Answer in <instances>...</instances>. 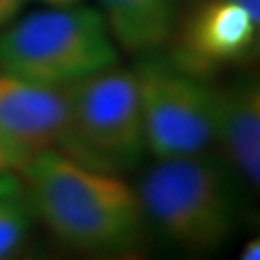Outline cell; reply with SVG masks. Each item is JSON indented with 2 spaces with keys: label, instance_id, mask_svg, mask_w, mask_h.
<instances>
[{
  "label": "cell",
  "instance_id": "9",
  "mask_svg": "<svg viewBox=\"0 0 260 260\" xmlns=\"http://www.w3.org/2000/svg\"><path fill=\"white\" fill-rule=\"evenodd\" d=\"M113 44L128 54H152L174 37L176 0H100Z\"/></svg>",
  "mask_w": 260,
  "mask_h": 260
},
{
  "label": "cell",
  "instance_id": "7",
  "mask_svg": "<svg viewBox=\"0 0 260 260\" xmlns=\"http://www.w3.org/2000/svg\"><path fill=\"white\" fill-rule=\"evenodd\" d=\"M70 128L65 87L39 85L0 72V137L28 156L61 150Z\"/></svg>",
  "mask_w": 260,
  "mask_h": 260
},
{
  "label": "cell",
  "instance_id": "4",
  "mask_svg": "<svg viewBox=\"0 0 260 260\" xmlns=\"http://www.w3.org/2000/svg\"><path fill=\"white\" fill-rule=\"evenodd\" d=\"M70 128L63 154L83 165L119 174L148 154L135 72L115 65L65 87Z\"/></svg>",
  "mask_w": 260,
  "mask_h": 260
},
{
  "label": "cell",
  "instance_id": "6",
  "mask_svg": "<svg viewBox=\"0 0 260 260\" xmlns=\"http://www.w3.org/2000/svg\"><path fill=\"white\" fill-rule=\"evenodd\" d=\"M260 26L234 0H208L180 28L172 63L195 78L210 76L232 65L258 46Z\"/></svg>",
  "mask_w": 260,
  "mask_h": 260
},
{
  "label": "cell",
  "instance_id": "10",
  "mask_svg": "<svg viewBox=\"0 0 260 260\" xmlns=\"http://www.w3.org/2000/svg\"><path fill=\"white\" fill-rule=\"evenodd\" d=\"M28 232V206L22 193L0 198V260L13 256Z\"/></svg>",
  "mask_w": 260,
  "mask_h": 260
},
{
  "label": "cell",
  "instance_id": "5",
  "mask_svg": "<svg viewBox=\"0 0 260 260\" xmlns=\"http://www.w3.org/2000/svg\"><path fill=\"white\" fill-rule=\"evenodd\" d=\"M145 145L152 156H198L215 141V89L172 61H148L135 72Z\"/></svg>",
  "mask_w": 260,
  "mask_h": 260
},
{
  "label": "cell",
  "instance_id": "16",
  "mask_svg": "<svg viewBox=\"0 0 260 260\" xmlns=\"http://www.w3.org/2000/svg\"><path fill=\"white\" fill-rule=\"evenodd\" d=\"M44 3L46 7H72V5H78L80 0H39Z\"/></svg>",
  "mask_w": 260,
  "mask_h": 260
},
{
  "label": "cell",
  "instance_id": "1",
  "mask_svg": "<svg viewBox=\"0 0 260 260\" xmlns=\"http://www.w3.org/2000/svg\"><path fill=\"white\" fill-rule=\"evenodd\" d=\"M22 176L30 208L63 245L89 254H117L141 241L145 213L139 193L117 174L46 150L26 162Z\"/></svg>",
  "mask_w": 260,
  "mask_h": 260
},
{
  "label": "cell",
  "instance_id": "14",
  "mask_svg": "<svg viewBox=\"0 0 260 260\" xmlns=\"http://www.w3.org/2000/svg\"><path fill=\"white\" fill-rule=\"evenodd\" d=\"M239 256H241V260H258L260 258V239L258 237L249 239L245 245H243Z\"/></svg>",
  "mask_w": 260,
  "mask_h": 260
},
{
  "label": "cell",
  "instance_id": "13",
  "mask_svg": "<svg viewBox=\"0 0 260 260\" xmlns=\"http://www.w3.org/2000/svg\"><path fill=\"white\" fill-rule=\"evenodd\" d=\"M13 193H22V182L18 174H3L0 176V198Z\"/></svg>",
  "mask_w": 260,
  "mask_h": 260
},
{
  "label": "cell",
  "instance_id": "8",
  "mask_svg": "<svg viewBox=\"0 0 260 260\" xmlns=\"http://www.w3.org/2000/svg\"><path fill=\"white\" fill-rule=\"evenodd\" d=\"M249 186L260 184V89L256 78L215 89V141Z\"/></svg>",
  "mask_w": 260,
  "mask_h": 260
},
{
  "label": "cell",
  "instance_id": "3",
  "mask_svg": "<svg viewBox=\"0 0 260 260\" xmlns=\"http://www.w3.org/2000/svg\"><path fill=\"white\" fill-rule=\"evenodd\" d=\"M145 217L191 251L221 247L234 228V202L223 172L198 156L160 158L137 191Z\"/></svg>",
  "mask_w": 260,
  "mask_h": 260
},
{
  "label": "cell",
  "instance_id": "11",
  "mask_svg": "<svg viewBox=\"0 0 260 260\" xmlns=\"http://www.w3.org/2000/svg\"><path fill=\"white\" fill-rule=\"evenodd\" d=\"M32 156L24 154L15 145H11L7 139L0 137V176L3 174H22V169L26 167V162Z\"/></svg>",
  "mask_w": 260,
  "mask_h": 260
},
{
  "label": "cell",
  "instance_id": "2",
  "mask_svg": "<svg viewBox=\"0 0 260 260\" xmlns=\"http://www.w3.org/2000/svg\"><path fill=\"white\" fill-rule=\"evenodd\" d=\"M115 63L117 48L91 7H50L0 32V72L39 85L68 87Z\"/></svg>",
  "mask_w": 260,
  "mask_h": 260
},
{
  "label": "cell",
  "instance_id": "15",
  "mask_svg": "<svg viewBox=\"0 0 260 260\" xmlns=\"http://www.w3.org/2000/svg\"><path fill=\"white\" fill-rule=\"evenodd\" d=\"M234 3H239L247 11L249 18L260 26V0H234Z\"/></svg>",
  "mask_w": 260,
  "mask_h": 260
},
{
  "label": "cell",
  "instance_id": "12",
  "mask_svg": "<svg viewBox=\"0 0 260 260\" xmlns=\"http://www.w3.org/2000/svg\"><path fill=\"white\" fill-rule=\"evenodd\" d=\"M24 3H26V0H0V32L18 18Z\"/></svg>",
  "mask_w": 260,
  "mask_h": 260
}]
</instances>
